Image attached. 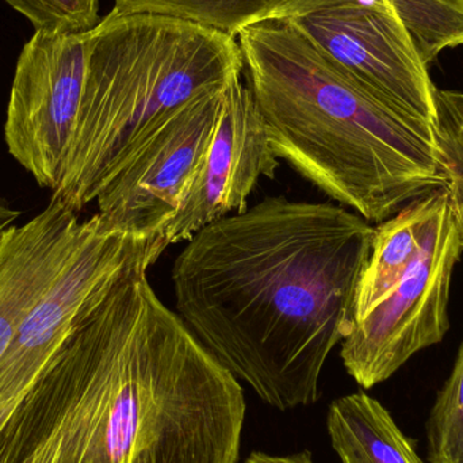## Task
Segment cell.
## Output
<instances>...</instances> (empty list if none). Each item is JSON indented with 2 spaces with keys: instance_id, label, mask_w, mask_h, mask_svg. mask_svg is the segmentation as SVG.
I'll return each instance as SVG.
<instances>
[{
  "instance_id": "4fadbf2b",
  "label": "cell",
  "mask_w": 463,
  "mask_h": 463,
  "mask_svg": "<svg viewBox=\"0 0 463 463\" xmlns=\"http://www.w3.org/2000/svg\"><path fill=\"white\" fill-rule=\"evenodd\" d=\"M427 68L445 49L463 45V0H391Z\"/></svg>"
},
{
  "instance_id": "ffe728a7",
  "label": "cell",
  "mask_w": 463,
  "mask_h": 463,
  "mask_svg": "<svg viewBox=\"0 0 463 463\" xmlns=\"http://www.w3.org/2000/svg\"><path fill=\"white\" fill-rule=\"evenodd\" d=\"M361 5L366 7L374 8V10L383 11V13L393 14L391 0H358Z\"/></svg>"
},
{
  "instance_id": "7a4b0ae2",
  "label": "cell",
  "mask_w": 463,
  "mask_h": 463,
  "mask_svg": "<svg viewBox=\"0 0 463 463\" xmlns=\"http://www.w3.org/2000/svg\"><path fill=\"white\" fill-rule=\"evenodd\" d=\"M278 159L369 222L446 187L434 122L375 97L285 22L237 35Z\"/></svg>"
},
{
  "instance_id": "9c48e42d",
  "label": "cell",
  "mask_w": 463,
  "mask_h": 463,
  "mask_svg": "<svg viewBox=\"0 0 463 463\" xmlns=\"http://www.w3.org/2000/svg\"><path fill=\"white\" fill-rule=\"evenodd\" d=\"M94 225L52 197L26 224L14 225L0 241V359L30 310L48 293Z\"/></svg>"
},
{
  "instance_id": "3957f363",
  "label": "cell",
  "mask_w": 463,
  "mask_h": 463,
  "mask_svg": "<svg viewBox=\"0 0 463 463\" xmlns=\"http://www.w3.org/2000/svg\"><path fill=\"white\" fill-rule=\"evenodd\" d=\"M242 71L236 38L167 16L110 11L90 32L78 124L54 197L78 213L95 203L179 108L230 86Z\"/></svg>"
},
{
  "instance_id": "ba28073f",
  "label": "cell",
  "mask_w": 463,
  "mask_h": 463,
  "mask_svg": "<svg viewBox=\"0 0 463 463\" xmlns=\"http://www.w3.org/2000/svg\"><path fill=\"white\" fill-rule=\"evenodd\" d=\"M279 162L250 89L242 79L233 81L211 144L175 214L160 233L165 247L187 241L206 225L245 211L259 181L274 178Z\"/></svg>"
},
{
  "instance_id": "5b68a950",
  "label": "cell",
  "mask_w": 463,
  "mask_h": 463,
  "mask_svg": "<svg viewBox=\"0 0 463 463\" xmlns=\"http://www.w3.org/2000/svg\"><path fill=\"white\" fill-rule=\"evenodd\" d=\"M375 97L427 121L437 87L393 14L358 0H286L275 14Z\"/></svg>"
},
{
  "instance_id": "2e32d148",
  "label": "cell",
  "mask_w": 463,
  "mask_h": 463,
  "mask_svg": "<svg viewBox=\"0 0 463 463\" xmlns=\"http://www.w3.org/2000/svg\"><path fill=\"white\" fill-rule=\"evenodd\" d=\"M435 105L434 128L438 148L463 244V121L443 97L442 90L437 89L435 92Z\"/></svg>"
},
{
  "instance_id": "52a82bcc",
  "label": "cell",
  "mask_w": 463,
  "mask_h": 463,
  "mask_svg": "<svg viewBox=\"0 0 463 463\" xmlns=\"http://www.w3.org/2000/svg\"><path fill=\"white\" fill-rule=\"evenodd\" d=\"M230 86L179 108L100 192L97 214L109 230L160 236L211 144Z\"/></svg>"
},
{
  "instance_id": "8992f818",
  "label": "cell",
  "mask_w": 463,
  "mask_h": 463,
  "mask_svg": "<svg viewBox=\"0 0 463 463\" xmlns=\"http://www.w3.org/2000/svg\"><path fill=\"white\" fill-rule=\"evenodd\" d=\"M90 32H35L19 54L11 86L5 124L8 152L53 193L64 176L78 124Z\"/></svg>"
},
{
  "instance_id": "6da1fadb",
  "label": "cell",
  "mask_w": 463,
  "mask_h": 463,
  "mask_svg": "<svg viewBox=\"0 0 463 463\" xmlns=\"http://www.w3.org/2000/svg\"><path fill=\"white\" fill-rule=\"evenodd\" d=\"M374 234L339 203L266 198L187 240L171 271L176 313L267 404H315Z\"/></svg>"
},
{
  "instance_id": "9a60e30c",
  "label": "cell",
  "mask_w": 463,
  "mask_h": 463,
  "mask_svg": "<svg viewBox=\"0 0 463 463\" xmlns=\"http://www.w3.org/2000/svg\"><path fill=\"white\" fill-rule=\"evenodd\" d=\"M26 16L35 32L80 34L100 22V0H5Z\"/></svg>"
},
{
  "instance_id": "8fae6325",
  "label": "cell",
  "mask_w": 463,
  "mask_h": 463,
  "mask_svg": "<svg viewBox=\"0 0 463 463\" xmlns=\"http://www.w3.org/2000/svg\"><path fill=\"white\" fill-rule=\"evenodd\" d=\"M442 189L408 203L375 228L372 252L356 290L354 321L380 301L410 269L419 255Z\"/></svg>"
},
{
  "instance_id": "d6986e66",
  "label": "cell",
  "mask_w": 463,
  "mask_h": 463,
  "mask_svg": "<svg viewBox=\"0 0 463 463\" xmlns=\"http://www.w3.org/2000/svg\"><path fill=\"white\" fill-rule=\"evenodd\" d=\"M443 97L448 99V102L453 106L454 110L457 111L463 121V92L450 91V90H442Z\"/></svg>"
},
{
  "instance_id": "277c9868",
  "label": "cell",
  "mask_w": 463,
  "mask_h": 463,
  "mask_svg": "<svg viewBox=\"0 0 463 463\" xmlns=\"http://www.w3.org/2000/svg\"><path fill=\"white\" fill-rule=\"evenodd\" d=\"M463 252L450 193L443 187L419 255L396 285L354 321L340 356L364 389L389 380L448 334L451 278Z\"/></svg>"
},
{
  "instance_id": "7c38bea8",
  "label": "cell",
  "mask_w": 463,
  "mask_h": 463,
  "mask_svg": "<svg viewBox=\"0 0 463 463\" xmlns=\"http://www.w3.org/2000/svg\"><path fill=\"white\" fill-rule=\"evenodd\" d=\"M285 3L286 0H114L111 11L118 15L167 16L237 38L247 27L274 18Z\"/></svg>"
},
{
  "instance_id": "30bf717a",
  "label": "cell",
  "mask_w": 463,
  "mask_h": 463,
  "mask_svg": "<svg viewBox=\"0 0 463 463\" xmlns=\"http://www.w3.org/2000/svg\"><path fill=\"white\" fill-rule=\"evenodd\" d=\"M326 426L342 463H424L415 440L399 429L380 402L364 392L335 400Z\"/></svg>"
},
{
  "instance_id": "5bb4252c",
  "label": "cell",
  "mask_w": 463,
  "mask_h": 463,
  "mask_svg": "<svg viewBox=\"0 0 463 463\" xmlns=\"http://www.w3.org/2000/svg\"><path fill=\"white\" fill-rule=\"evenodd\" d=\"M427 461L463 463V342L427 421Z\"/></svg>"
},
{
  "instance_id": "ac0fdd59",
  "label": "cell",
  "mask_w": 463,
  "mask_h": 463,
  "mask_svg": "<svg viewBox=\"0 0 463 463\" xmlns=\"http://www.w3.org/2000/svg\"><path fill=\"white\" fill-rule=\"evenodd\" d=\"M21 213L11 208L10 203L0 195V241L8 231L14 227Z\"/></svg>"
},
{
  "instance_id": "e0dca14e",
  "label": "cell",
  "mask_w": 463,
  "mask_h": 463,
  "mask_svg": "<svg viewBox=\"0 0 463 463\" xmlns=\"http://www.w3.org/2000/svg\"><path fill=\"white\" fill-rule=\"evenodd\" d=\"M244 463H315L309 451L290 454V456H269L264 453H252Z\"/></svg>"
},
{
  "instance_id": "44dd1931",
  "label": "cell",
  "mask_w": 463,
  "mask_h": 463,
  "mask_svg": "<svg viewBox=\"0 0 463 463\" xmlns=\"http://www.w3.org/2000/svg\"><path fill=\"white\" fill-rule=\"evenodd\" d=\"M19 402H21V400H18V402H2V404H0V430H2V427L5 426L8 416L13 413V411L15 410L16 405L19 404Z\"/></svg>"
}]
</instances>
